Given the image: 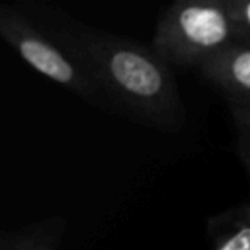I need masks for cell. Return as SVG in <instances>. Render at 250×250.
<instances>
[{
    "instance_id": "9",
    "label": "cell",
    "mask_w": 250,
    "mask_h": 250,
    "mask_svg": "<svg viewBox=\"0 0 250 250\" xmlns=\"http://www.w3.org/2000/svg\"><path fill=\"white\" fill-rule=\"evenodd\" d=\"M242 41H244V43H250V37H246V39H242Z\"/></svg>"
},
{
    "instance_id": "2",
    "label": "cell",
    "mask_w": 250,
    "mask_h": 250,
    "mask_svg": "<svg viewBox=\"0 0 250 250\" xmlns=\"http://www.w3.org/2000/svg\"><path fill=\"white\" fill-rule=\"evenodd\" d=\"M238 31L225 2H178L160 18L154 31V51L172 64H201L227 45Z\"/></svg>"
},
{
    "instance_id": "3",
    "label": "cell",
    "mask_w": 250,
    "mask_h": 250,
    "mask_svg": "<svg viewBox=\"0 0 250 250\" xmlns=\"http://www.w3.org/2000/svg\"><path fill=\"white\" fill-rule=\"evenodd\" d=\"M0 37L39 74L68 88L76 96L98 102V84L84 70L55 47L41 31H37L27 18L12 6L0 4Z\"/></svg>"
},
{
    "instance_id": "4",
    "label": "cell",
    "mask_w": 250,
    "mask_h": 250,
    "mask_svg": "<svg viewBox=\"0 0 250 250\" xmlns=\"http://www.w3.org/2000/svg\"><path fill=\"white\" fill-rule=\"evenodd\" d=\"M199 68L230 102L250 104V43L234 41L201 62Z\"/></svg>"
},
{
    "instance_id": "1",
    "label": "cell",
    "mask_w": 250,
    "mask_h": 250,
    "mask_svg": "<svg viewBox=\"0 0 250 250\" xmlns=\"http://www.w3.org/2000/svg\"><path fill=\"white\" fill-rule=\"evenodd\" d=\"M84 70L135 119L160 129H178L184 119L178 86L168 62L125 37L100 29L76 35Z\"/></svg>"
},
{
    "instance_id": "6",
    "label": "cell",
    "mask_w": 250,
    "mask_h": 250,
    "mask_svg": "<svg viewBox=\"0 0 250 250\" xmlns=\"http://www.w3.org/2000/svg\"><path fill=\"white\" fill-rule=\"evenodd\" d=\"M230 107H232V115H234V123H236L240 152L250 170V104L230 102Z\"/></svg>"
},
{
    "instance_id": "7",
    "label": "cell",
    "mask_w": 250,
    "mask_h": 250,
    "mask_svg": "<svg viewBox=\"0 0 250 250\" xmlns=\"http://www.w3.org/2000/svg\"><path fill=\"white\" fill-rule=\"evenodd\" d=\"M223 2L238 31V37L242 39L250 37V2H242V0H223Z\"/></svg>"
},
{
    "instance_id": "5",
    "label": "cell",
    "mask_w": 250,
    "mask_h": 250,
    "mask_svg": "<svg viewBox=\"0 0 250 250\" xmlns=\"http://www.w3.org/2000/svg\"><path fill=\"white\" fill-rule=\"evenodd\" d=\"M64 232V219L53 217L41 221L18 234L2 240L0 250H57Z\"/></svg>"
},
{
    "instance_id": "8",
    "label": "cell",
    "mask_w": 250,
    "mask_h": 250,
    "mask_svg": "<svg viewBox=\"0 0 250 250\" xmlns=\"http://www.w3.org/2000/svg\"><path fill=\"white\" fill-rule=\"evenodd\" d=\"M217 250H250V219H244L236 230L225 236Z\"/></svg>"
}]
</instances>
